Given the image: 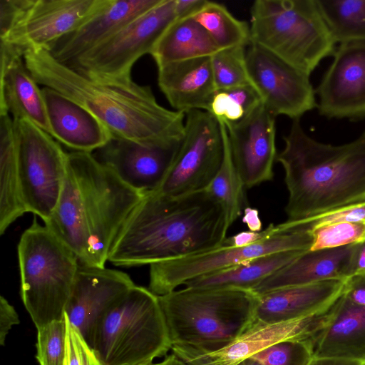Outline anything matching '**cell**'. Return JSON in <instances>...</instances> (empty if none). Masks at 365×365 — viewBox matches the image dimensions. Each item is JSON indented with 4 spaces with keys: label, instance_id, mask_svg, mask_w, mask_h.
Here are the masks:
<instances>
[{
    "label": "cell",
    "instance_id": "obj_50",
    "mask_svg": "<svg viewBox=\"0 0 365 365\" xmlns=\"http://www.w3.org/2000/svg\"><path fill=\"white\" fill-rule=\"evenodd\" d=\"M362 365H365V362H364V363H363V364H362Z\"/></svg>",
    "mask_w": 365,
    "mask_h": 365
},
{
    "label": "cell",
    "instance_id": "obj_29",
    "mask_svg": "<svg viewBox=\"0 0 365 365\" xmlns=\"http://www.w3.org/2000/svg\"><path fill=\"white\" fill-rule=\"evenodd\" d=\"M211 37L192 18L175 21L160 38L150 53L158 68L201 57L219 51Z\"/></svg>",
    "mask_w": 365,
    "mask_h": 365
},
{
    "label": "cell",
    "instance_id": "obj_40",
    "mask_svg": "<svg viewBox=\"0 0 365 365\" xmlns=\"http://www.w3.org/2000/svg\"><path fill=\"white\" fill-rule=\"evenodd\" d=\"M20 319L14 307L8 300L0 297V344L4 346L8 333L14 325L19 324Z\"/></svg>",
    "mask_w": 365,
    "mask_h": 365
},
{
    "label": "cell",
    "instance_id": "obj_8",
    "mask_svg": "<svg viewBox=\"0 0 365 365\" xmlns=\"http://www.w3.org/2000/svg\"><path fill=\"white\" fill-rule=\"evenodd\" d=\"M17 250L20 294L35 327L63 319L80 265L77 256L36 215Z\"/></svg>",
    "mask_w": 365,
    "mask_h": 365
},
{
    "label": "cell",
    "instance_id": "obj_24",
    "mask_svg": "<svg viewBox=\"0 0 365 365\" xmlns=\"http://www.w3.org/2000/svg\"><path fill=\"white\" fill-rule=\"evenodd\" d=\"M158 83L175 110L210 111L217 93L210 57L168 63L158 68Z\"/></svg>",
    "mask_w": 365,
    "mask_h": 365
},
{
    "label": "cell",
    "instance_id": "obj_21",
    "mask_svg": "<svg viewBox=\"0 0 365 365\" xmlns=\"http://www.w3.org/2000/svg\"><path fill=\"white\" fill-rule=\"evenodd\" d=\"M346 279L287 287L257 295L254 323L275 324L324 313L343 294Z\"/></svg>",
    "mask_w": 365,
    "mask_h": 365
},
{
    "label": "cell",
    "instance_id": "obj_34",
    "mask_svg": "<svg viewBox=\"0 0 365 365\" xmlns=\"http://www.w3.org/2000/svg\"><path fill=\"white\" fill-rule=\"evenodd\" d=\"M252 358L261 365H308L314 358V339L282 341Z\"/></svg>",
    "mask_w": 365,
    "mask_h": 365
},
{
    "label": "cell",
    "instance_id": "obj_12",
    "mask_svg": "<svg viewBox=\"0 0 365 365\" xmlns=\"http://www.w3.org/2000/svg\"><path fill=\"white\" fill-rule=\"evenodd\" d=\"M224 156L217 120L209 112L185 113V131L169 172L153 192L177 197L205 190L218 172Z\"/></svg>",
    "mask_w": 365,
    "mask_h": 365
},
{
    "label": "cell",
    "instance_id": "obj_22",
    "mask_svg": "<svg viewBox=\"0 0 365 365\" xmlns=\"http://www.w3.org/2000/svg\"><path fill=\"white\" fill-rule=\"evenodd\" d=\"M0 45V113H7L14 120H29L51 135L41 88L23 54L9 43Z\"/></svg>",
    "mask_w": 365,
    "mask_h": 365
},
{
    "label": "cell",
    "instance_id": "obj_18",
    "mask_svg": "<svg viewBox=\"0 0 365 365\" xmlns=\"http://www.w3.org/2000/svg\"><path fill=\"white\" fill-rule=\"evenodd\" d=\"M179 145L143 144L113 137L92 153L128 187L145 194L162 185Z\"/></svg>",
    "mask_w": 365,
    "mask_h": 365
},
{
    "label": "cell",
    "instance_id": "obj_36",
    "mask_svg": "<svg viewBox=\"0 0 365 365\" xmlns=\"http://www.w3.org/2000/svg\"><path fill=\"white\" fill-rule=\"evenodd\" d=\"M311 232L313 241L310 251L340 247L365 240V222L334 223Z\"/></svg>",
    "mask_w": 365,
    "mask_h": 365
},
{
    "label": "cell",
    "instance_id": "obj_35",
    "mask_svg": "<svg viewBox=\"0 0 365 365\" xmlns=\"http://www.w3.org/2000/svg\"><path fill=\"white\" fill-rule=\"evenodd\" d=\"M66 324L63 317L37 328L36 355L39 365H63Z\"/></svg>",
    "mask_w": 365,
    "mask_h": 365
},
{
    "label": "cell",
    "instance_id": "obj_6",
    "mask_svg": "<svg viewBox=\"0 0 365 365\" xmlns=\"http://www.w3.org/2000/svg\"><path fill=\"white\" fill-rule=\"evenodd\" d=\"M104 365H149L172 344L158 296L135 284L97 319L88 343Z\"/></svg>",
    "mask_w": 365,
    "mask_h": 365
},
{
    "label": "cell",
    "instance_id": "obj_17",
    "mask_svg": "<svg viewBox=\"0 0 365 365\" xmlns=\"http://www.w3.org/2000/svg\"><path fill=\"white\" fill-rule=\"evenodd\" d=\"M232 158L245 187L272 180L277 160L274 116L262 103L235 123H223Z\"/></svg>",
    "mask_w": 365,
    "mask_h": 365
},
{
    "label": "cell",
    "instance_id": "obj_49",
    "mask_svg": "<svg viewBox=\"0 0 365 365\" xmlns=\"http://www.w3.org/2000/svg\"><path fill=\"white\" fill-rule=\"evenodd\" d=\"M149 365H159V363H157V364H154V363H153V364H149Z\"/></svg>",
    "mask_w": 365,
    "mask_h": 365
},
{
    "label": "cell",
    "instance_id": "obj_31",
    "mask_svg": "<svg viewBox=\"0 0 365 365\" xmlns=\"http://www.w3.org/2000/svg\"><path fill=\"white\" fill-rule=\"evenodd\" d=\"M336 43L365 40V0H315Z\"/></svg>",
    "mask_w": 365,
    "mask_h": 365
},
{
    "label": "cell",
    "instance_id": "obj_3",
    "mask_svg": "<svg viewBox=\"0 0 365 365\" xmlns=\"http://www.w3.org/2000/svg\"><path fill=\"white\" fill-rule=\"evenodd\" d=\"M144 195L92 153L72 151L60 197L44 225L80 264L104 267L121 228Z\"/></svg>",
    "mask_w": 365,
    "mask_h": 365
},
{
    "label": "cell",
    "instance_id": "obj_47",
    "mask_svg": "<svg viewBox=\"0 0 365 365\" xmlns=\"http://www.w3.org/2000/svg\"><path fill=\"white\" fill-rule=\"evenodd\" d=\"M159 365H188L174 354L168 355L164 360L159 363Z\"/></svg>",
    "mask_w": 365,
    "mask_h": 365
},
{
    "label": "cell",
    "instance_id": "obj_41",
    "mask_svg": "<svg viewBox=\"0 0 365 365\" xmlns=\"http://www.w3.org/2000/svg\"><path fill=\"white\" fill-rule=\"evenodd\" d=\"M343 294L352 302L365 306V273L347 278Z\"/></svg>",
    "mask_w": 365,
    "mask_h": 365
},
{
    "label": "cell",
    "instance_id": "obj_1",
    "mask_svg": "<svg viewBox=\"0 0 365 365\" xmlns=\"http://www.w3.org/2000/svg\"><path fill=\"white\" fill-rule=\"evenodd\" d=\"M24 59L38 84L84 107L113 137L158 145L179 144L183 138L185 114L160 105L150 86L87 76L44 48L26 50Z\"/></svg>",
    "mask_w": 365,
    "mask_h": 365
},
{
    "label": "cell",
    "instance_id": "obj_42",
    "mask_svg": "<svg viewBox=\"0 0 365 365\" xmlns=\"http://www.w3.org/2000/svg\"><path fill=\"white\" fill-rule=\"evenodd\" d=\"M207 1L206 0H175L177 20L192 17Z\"/></svg>",
    "mask_w": 365,
    "mask_h": 365
},
{
    "label": "cell",
    "instance_id": "obj_45",
    "mask_svg": "<svg viewBox=\"0 0 365 365\" xmlns=\"http://www.w3.org/2000/svg\"><path fill=\"white\" fill-rule=\"evenodd\" d=\"M243 212L242 222L247 225L249 231H261L262 222L259 218V211L257 209L247 207Z\"/></svg>",
    "mask_w": 365,
    "mask_h": 365
},
{
    "label": "cell",
    "instance_id": "obj_26",
    "mask_svg": "<svg viewBox=\"0 0 365 365\" xmlns=\"http://www.w3.org/2000/svg\"><path fill=\"white\" fill-rule=\"evenodd\" d=\"M314 357L365 362V306L342 294L314 339Z\"/></svg>",
    "mask_w": 365,
    "mask_h": 365
},
{
    "label": "cell",
    "instance_id": "obj_4",
    "mask_svg": "<svg viewBox=\"0 0 365 365\" xmlns=\"http://www.w3.org/2000/svg\"><path fill=\"white\" fill-rule=\"evenodd\" d=\"M277 160L284 170L287 221L314 217L365 202V130L339 145L308 135L293 120Z\"/></svg>",
    "mask_w": 365,
    "mask_h": 365
},
{
    "label": "cell",
    "instance_id": "obj_46",
    "mask_svg": "<svg viewBox=\"0 0 365 365\" xmlns=\"http://www.w3.org/2000/svg\"><path fill=\"white\" fill-rule=\"evenodd\" d=\"M363 363L339 359H329V358H315L308 365H362Z\"/></svg>",
    "mask_w": 365,
    "mask_h": 365
},
{
    "label": "cell",
    "instance_id": "obj_19",
    "mask_svg": "<svg viewBox=\"0 0 365 365\" xmlns=\"http://www.w3.org/2000/svg\"><path fill=\"white\" fill-rule=\"evenodd\" d=\"M134 285L123 272L80 264L64 313L88 343L99 317Z\"/></svg>",
    "mask_w": 365,
    "mask_h": 365
},
{
    "label": "cell",
    "instance_id": "obj_5",
    "mask_svg": "<svg viewBox=\"0 0 365 365\" xmlns=\"http://www.w3.org/2000/svg\"><path fill=\"white\" fill-rule=\"evenodd\" d=\"M158 298L172 346L212 351L254 324L258 296L252 290L185 287Z\"/></svg>",
    "mask_w": 365,
    "mask_h": 365
},
{
    "label": "cell",
    "instance_id": "obj_15",
    "mask_svg": "<svg viewBox=\"0 0 365 365\" xmlns=\"http://www.w3.org/2000/svg\"><path fill=\"white\" fill-rule=\"evenodd\" d=\"M103 0H29L19 20L1 42L24 56L30 48L47 49L84 21Z\"/></svg>",
    "mask_w": 365,
    "mask_h": 365
},
{
    "label": "cell",
    "instance_id": "obj_23",
    "mask_svg": "<svg viewBox=\"0 0 365 365\" xmlns=\"http://www.w3.org/2000/svg\"><path fill=\"white\" fill-rule=\"evenodd\" d=\"M51 135L73 151L93 153L113 136L90 111L56 90L41 88Z\"/></svg>",
    "mask_w": 365,
    "mask_h": 365
},
{
    "label": "cell",
    "instance_id": "obj_25",
    "mask_svg": "<svg viewBox=\"0 0 365 365\" xmlns=\"http://www.w3.org/2000/svg\"><path fill=\"white\" fill-rule=\"evenodd\" d=\"M356 244L332 249L307 251L252 289L257 295L297 285L347 279Z\"/></svg>",
    "mask_w": 365,
    "mask_h": 365
},
{
    "label": "cell",
    "instance_id": "obj_9",
    "mask_svg": "<svg viewBox=\"0 0 365 365\" xmlns=\"http://www.w3.org/2000/svg\"><path fill=\"white\" fill-rule=\"evenodd\" d=\"M313 237L297 221L270 224L269 232L245 246L223 244L209 251L150 264L148 289L158 296L168 294L188 281L270 253L309 250Z\"/></svg>",
    "mask_w": 365,
    "mask_h": 365
},
{
    "label": "cell",
    "instance_id": "obj_38",
    "mask_svg": "<svg viewBox=\"0 0 365 365\" xmlns=\"http://www.w3.org/2000/svg\"><path fill=\"white\" fill-rule=\"evenodd\" d=\"M307 231L339 223L365 222V202L335 209L314 217L297 220Z\"/></svg>",
    "mask_w": 365,
    "mask_h": 365
},
{
    "label": "cell",
    "instance_id": "obj_7",
    "mask_svg": "<svg viewBox=\"0 0 365 365\" xmlns=\"http://www.w3.org/2000/svg\"><path fill=\"white\" fill-rule=\"evenodd\" d=\"M250 15L251 43L309 76L335 52L315 0H257Z\"/></svg>",
    "mask_w": 365,
    "mask_h": 365
},
{
    "label": "cell",
    "instance_id": "obj_10",
    "mask_svg": "<svg viewBox=\"0 0 365 365\" xmlns=\"http://www.w3.org/2000/svg\"><path fill=\"white\" fill-rule=\"evenodd\" d=\"M14 120V119H13ZM22 200L27 212L45 223L60 197L68 153L52 135L27 120H14Z\"/></svg>",
    "mask_w": 365,
    "mask_h": 365
},
{
    "label": "cell",
    "instance_id": "obj_37",
    "mask_svg": "<svg viewBox=\"0 0 365 365\" xmlns=\"http://www.w3.org/2000/svg\"><path fill=\"white\" fill-rule=\"evenodd\" d=\"M64 317L66 335L63 365H104L80 331L70 323L65 313Z\"/></svg>",
    "mask_w": 365,
    "mask_h": 365
},
{
    "label": "cell",
    "instance_id": "obj_2",
    "mask_svg": "<svg viewBox=\"0 0 365 365\" xmlns=\"http://www.w3.org/2000/svg\"><path fill=\"white\" fill-rule=\"evenodd\" d=\"M230 227L206 190L177 197L147 192L124 223L108 261L130 267L205 252L222 245Z\"/></svg>",
    "mask_w": 365,
    "mask_h": 365
},
{
    "label": "cell",
    "instance_id": "obj_13",
    "mask_svg": "<svg viewBox=\"0 0 365 365\" xmlns=\"http://www.w3.org/2000/svg\"><path fill=\"white\" fill-rule=\"evenodd\" d=\"M246 60L252 84L274 116L300 119L317 107L309 75L252 43L246 51Z\"/></svg>",
    "mask_w": 365,
    "mask_h": 365
},
{
    "label": "cell",
    "instance_id": "obj_16",
    "mask_svg": "<svg viewBox=\"0 0 365 365\" xmlns=\"http://www.w3.org/2000/svg\"><path fill=\"white\" fill-rule=\"evenodd\" d=\"M331 308L321 314L290 322L275 324L254 323L236 339L218 350L198 351L172 346L171 351L188 365H237L282 341L314 339L327 323Z\"/></svg>",
    "mask_w": 365,
    "mask_h": 365
},
{
    "label": "cell",
    "instance_id": "obj_14",
    "mask_svg": "<svg viewBox=\"0 0 365 365\" xmlns=\"http://www.w3.org/2000/svg\"><path fill=\"white\" fill-rule=\"evenodd\" d=\"M315 90L319 113L352 121L365 118V40L339 43Z\"/></svg>",
    "mask_w": 365,
    "mask_h": 365
},
{
    "label": "cell",
    "instance_id": "obj_33",
    "mask_svg": "<svg viewBox=\"0 0 365 365\" xmlns=\"http://www.w3.org/2000/svg\"><path fill=\"white\" fill-rule=\"evenodd\" d=\"M211 66L217 91L252 84L245 46L219 50L211 56Z\"/></svg>",
    "mask_w": 365,
    "mask_h": 365
},
{
    "label": "cell",
    "instance_id": "obj_43",
    "mask_svg": "<svg viewBox=\"0 0 365 365\" xmlns=\"http://www.w3.org/2000/svg\"><path fill=\"white\" fill-rule=\"evenodd\" d=\"M270 230V225L259 232L242 231L232 237H227L225 242L232 246H245L252 244L264 237Z\"/></svg>",
    "mask_w": 365,
    "mask_h": 365
},
{
    "label": "cell",
    "instance_id": "obj_44",
    "mask_svg": "<svg viewBox=\"0 0 365 365\" xmlns=\"http://www.w3.org/2000/svg\"><path fill=\"white\" fill-rule=\"evenodd\" d=\"M363 273H365V240L356 244L350 277Z\"/></svg>",
    "mask_w": 365,
    "mask_h": 365
},
{
    "label": "cell",
    "instance_id": "obj_32",
    "mask_svg": "<svg viewBox=\"0 0 365 365\" xmlns=\"http://www.w3.org/2000/svg\"><path fill=\"white\" fill-rule=\"evenodd\" d=\"M191 18L203 27L220 50L251 43L250 25L221 4L207 1Z\"/></svg>",
    "mask_w": 365,
    "mask_h": 365
},
{
    "label": "cell",
    "instance_id": "obj_27",
    "mask_svg": "<svg viewBox=\"0 0 365 365\" xmlns=\"http://www.w3.org/2000/svg\"><path fill=\"white\" fill-rule=\"evenodd\" d=\"M26 212L22 200L14 121L0 113V233Z\"/></svg>",
    "mask_w": 365,
    "mask_h": 365
},
{
    "label": "cell",
    "instance_id": "obj_11",
    "mask_svg": "<svg viewBox=\"0 0 365 365\" xmlns=\"http://www.w3.org/2000/svg\"><path fill=\"white\" fill-rule=\"evenodd\" d=\"M176 20L175 0H163L102 43L66 65L94 78L133 80L131 71L135 63L143 56L150 54L160 38Z\"/></svg>",
    "mask_w": 365,
    "mask_h": 365
},
{
    "label": "cell",
    "instance_id": "obj_30",
    "mask_svg": "<svg viewBox=\"0 0 365 365\" xmlns=\"http://www.w3.org/2000/svg\"><path fill=\"white\" fill-rule=\"evenodd\" d=\"M218 122L223 138L224 156L218 172L205 190L222 207L231 226L247 207V188L233 163L226 127L222 122Z\"/></svg>",
    "mask_w": 365,
    "mask_h": 365
},
{
    "label": "cell",
    "instance_id": "obj_28",
    "mask_svg": "<svg viewBox=\"0 0 365 365\" xmlns=\"http://www.w3.org/2000/svg\"><path fill=\"white\" fill-rule=\"evenodd\" d=\"M307 250L281 251L265 255L237 265L188 281L187 287L252 290L269 276Z\"/></svg>",
    "mask_w": 365,
    "mask_h": 365
},
{
    "label": "cell",
    "instance_id": "obj_20",
    "mask_svg": "<svg viewBox=\"0 0 365 365\" xmlns=\"http://www.w3.org/2000/svg\"><path fill=\"white\" fill-rule=\"evenodd\" d=\"M163 0H103L76 29L47 49L58 61L71 63L86 54Z\"/></svg>",
    "mask_w": 365,
    "mask_h": 365
},
{
    "label": "cell",
    "instance_id": "obj_48",
    "mask_svg": "<svg viewBox=\"0 0 365 365\" xmlns=\"http://www.w3.org/2000/svg\"><path fill=\"white\" fill-rule=\"evenodd\" d=\"M237 365H261V364L255 359L250 357L238 363Z\"/></svg>",
    "mask_w": 365,
    "mask_h": 365
},
{
    "label": "cell",
    "instance_id": "obj_39",
    "mask_svg": "<svg viewBox=\"0 0 365 365\" xmlns=\"http://www.w3.org/2000/svg\"><path fill=\"white\" fill-rule=\"evenodd\" d=\"M29 1V0H0V39L8 34Z\"/></svg>",
    "mask_w": 365,
    "mask_h": 365
}]
</instances>
